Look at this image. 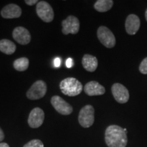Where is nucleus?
<instances>
[{
    "instance_id": "f257e3e1",
    "label": "nucleus",
    "mask_w": 147,
    "mask_h": 147,
    "mask_svg": "<svg viewBox=\"0 0 147 147\" xmlns=\"http://www.w3.org/2000/svg\"><path fill=\"white\" fill-rule=\"evenodd\" d=\"M105 142L108 147H125L127 144V132L116 125L108 126L105 131Z\"/></svg>"
},
{
    "instance_id": "f03ea898",
    "label": "nucleus",
    "mask_w": 147,
    "mask_h": 147,
    "mask_svg": "<svg viewBox=\"0 0 147 147\" xmlns=\"http://www.w3.org/2000/svg\"><path fill=\"white\" fill-rule=\"evenodd\" d=\"M61 91L64 95L69 97H74L78 95L83 89L81 82L73 77L66 78L61 80L59 84Z\"/></svg>"
},
{
    "instance_id": "7ed1b4c3",
    "label": "nucleus",
    "mask_w": 147,
    "mask_h": 147,
    "mask_svg": "<svg viewBox=\"0 0 147 147\" xmlns=\"http://www.w3.org/2000/svg\"><path fill=\"white\" fill-rule=\"evenodd\" d=\"M95 121V109L91 105H86L79 112L78 122L82 127L88 128L93 125Z\"/></svg>"
},
{
    "instance_id": "20e7f679",
    "label": "nucleus",
    "mask_w": 147,
    "mask_h": 147,
    "mask_svg": "<svg viewBox=\"0 0 147 147\" xmlns=\"http://www.w3.org/2000/svg\"><path fill=\"white\" fill-rule=\"evenodd\" d=\"M47 92V85L45 81L38 80L32 84L27 91V97L31 100H40L45 96Z\"/></svg>"
},
{
    "instance_id": "39448f33",
    "label": "nucleus",
    "mask_w": 147,
    "mask_h": 147,
    "mask_svg": "<svg viewBox=\"0 0 147 147\" xmlns=\"http://www.w3.org/2000/svg\"><path fill=\"white\" fill-rule=\"evenodd\" d=\"M36 10L38 17L45 23H51L54 19V11L47 1H39L37 3Z\"/></svg>"
},
{
    "instance_id": "423d86ee",
    "label": "nucleus",
    "mask_w": 147,
    "mask_h": 147,
    "mask_svg": "<svg viewBox=\"0 0 147 147\" xmlns=\"http://www.w3.org/2000/svg\"><path fill=\"white\" fill-rule=\"evenodd\" d=\"M97 36L100 42L108 49H112L116 45V38L113 33L108 27L100 26L97 31Z\"/></svg>"
},
{
    "instance_id": "0eeeda50",
    "label": "nucleus",
    "mask_w": 147,
    "mask_h": 147,
    "mask_svg": "<svg viewBox=\"0 0 147 147\" xmlns=\"http://www.w3.org/2000/svg\"><path fill=\"white\" fill-rule=\"evenodd\" d=\"M61 26L64 35L76 34L80 29V21L76 16L69 15L62 21Z\"/></svg>"
},
{
    "instance_id": "6e6552de",
    "label": "nucleus",
    "mask_w": 147,
    "mask_h": 147,
    "mask_svg": "<svg viewBox=\"0 0 147 147\" xmlns=\"http://www.w3.org/2000/svg\"><path fill=\"white\" fill-rule=\"evenodd\" d=\"M51 103L57 112L62 115H69L72 113L73 107L59 95L51 97Z\"/></svg>"
},
{
    "instance_id": "1a4fd4ad",
    "label": "nucleus",
    "mask_w": 147,
    "mask_h": 147,
    "mask_svg": "<svg viewBox=\"0 0 147 147\" xmlns=\"http://www.w3.org/2000/svg\"><path fill=\"white\" fill-rule=\"evenodd\" d=\"M112 93L115 100L119 104H125L129 99V93L127 89L120 83H115L111 88Z\"/></svg>"
},
{
    "instance_id": "9d476101",
    "label": "nucleus",
    "mask_w": 147,
    "mask_h": 147,
    "mask_svg": "<svg viewBox=\"0 0 147 147\" xmlns=\"http://www.w3.org/2000/svg\"><path fill=\"white\" fill-rule=\"evenodd\" d=\"M45 115L44 111L39 107L34 108L29 113L28 124L32 128H38L43 124Z\"/></svg>"
},
{
    "instance_id": "9b49d317",
    "label": "nucleus",
    "mask_w": 147,
    "mask_h": 147,
    "mask_svg": "<svg viewBox=\"0 0 147 147\" xmlns=\"http://www.w3.org/2000/svg\"><path fill=\"white\" fill-rule=\"evenodd\" d=\"M12 37L14 40L21 45H28L32 40L29 30L23 27H16L12 32Z\"/></svg>"
},
{
    "instance_id": "f8f14e48",
    "label": "nucleus",
    "mask_w": 147,
    "mask_h": 147,
    "mask_svg": "<svg viewBox=\"0 0 147 147\" xmlns=\"http://www.w3.org/2000/svg\"><path fill=\"white\" fill-rule=\"evenodd\" d=\"M22 14V10L17 4L10 3L3 7L1 10V15L3 18L12 19L19 18Z\"/></svg>"
},
{
    "instance_id": "ddd939ff",
    "label": "nucleus",
    "mask_w": 147,
    "mask_h": 147,
    "mask_svg": "<svg viewBox=\"0 0 147 147\" xmlns=\"http://www.w3.org/2000/svg\"><path fill=\"white\" fill-rule=\"evenodd\" d=\"M125 30L129 35H135L138 32L140 27V21L138 16L136 14H129L126 18Z\"/></svg>"
},
{
    "instance_id": "4468645a",
    "label": "nucleus",
    "mask_w": 147,
    "mask_h": 147,
    "mask_svg": "<svg viewBox=\"0 0 147 147\" xmlns=\"http://www.w3.org/2000/svg\"><path fill=\"white\" fill-rule=\"evenodd\" d=\"M84 93L89 96L102 95L106 92V89L97 81H90L84 87Z\"/></svg>"
},
{
    "instance_id": "2eb2a0df",
    "label": "nucleus",
    "mask_w": 147,
    "mask_h": 147,
    "mask_svg": "<svg viewBox=\"0 0 147 147\" xmlns=\"http://www.w3.org/2000/svg\"><path fill=\"white\" fill-rule=\"evenodd\" d=\"M82 65L87 71L89 72H93L97 68L98 61L95 56L86 54L82 59Z\"/></svg>"
},
{
    "instance_id": "dca6fc26",
    "label": "nucleus",
    "mask_w": 147,
    "mask_h": 147,
    "mask_svg": "<svg viewBox=\"0 0 147 147\" xmlns=\"http://www.w3.org/2000/svg\"><path fill=\"white\" fill-rule=\"evenodd\" d=\"M16 50V46L13 42L8 39L0 40V51L5 55H12Z\"/></svg>"
},
{
    "instance_id": "f3484780",
    "label": "nucleus",
    "mask_w": 147,
    "mask_h": 147,
    "mask_svg": "<svg viewBox=\"0 0 147 147\" xmlns=\"http://www.w3.org/2000/svg\"><path fill=\"white\" fill-rule=\"evenodd\" d=\"M113 4L112 0H97L94 3V8L97 12H106L113 8Z\"/></svg>"
},
{
    "instance_id": "a211bd4d",
    "label": "nucleus",
    "mask_w": 147,
    "mask_h": 147,
    "mask_svg": "<svg viewBox=\"0 0 147 147\" xmlns=\"http://www.w3.org/2000/svg\"><path fill=\"white\" fill-rule=\"evenodd\" d=\"M29 60L27 57L16 59L13 63L14 68L18 71H26L29 67Z\"/></svg>"
},
{
    "instance_id": "6ab92c4d",
    "label": "nucleus",
    "mask_w": 147,
    "mask_h": 147,
    "mask_svg": "<svg viewBox=\"0 0 147 147\" xmlns=\"http://www.w3.org/2000/svg\"><path fill=\"white\" fill-rule=\"evenodd\" d=\"M23 147H44V144L40 140L34 139L25 144Z\"/></svg>"
},
{
    "instance_id": "aec40b11",
    "label": "nucleus",
    "mask_w": 147,
    "mask_h": 147,
    "mask_svg": "<svg viewBox=\"0 0 147 147\" xmlns=\"http://www.w3.org/2000/svg\"><path fill=\"white\" fill-rule=\"evenodd\" d=\"M139 70L143 74H147V57L142 60L139 66Z\"/></svg>"
},
{
    "instance_id": "412c9836",
    "label": "nucleus",
    "mask_w": 147,
    "mask_h": 147,
    "mask_svg": "<svg viewBox=\"0 0 147 147\" xmlns=\"http://www.w3.org/2000/svg\"><path fill=\"white\" fill-rule=\"evenodd\" d=\"M65 65H66V67H67V68H71V67H73L74 61L72 59H71V58L67 59L65 61Z\"/></svg>"
},
{
    "instance_id": "4be33fe9",
    "label": "nucleus",
    "mask_w": 147,
    "mask_h": 147,
    "mask_svg": "<svg viewBox=\"0 0 147 147\" xmlns=\"http://www.w3.org/2000/svg\"><path fill=\"white\" fill-rule=\"evenodd\" d=\"M25 2L28 5H33L38 3L39 1H38V0H25Z\"/></svg>"
},
{
    "instance_id": "5701e85b",
    "label": "nucleus",
    "mask_w": 147,
    "mask_h": 147,
    "mask_svg": "<svg viewBox=\"0 0 147 147\" xmlns=\"http://www.w3.org/2000/svg\"><path fill=\"white\" fill-rule=\"evenodd\" d=\"M61 65V59L59 57L55 58L54 59V66L55 67H59Z\"/></svg>"
},
{
    "instance_id": "b1692460",
    "label": "nucleus",
    "mask_w": 147,
    "mask_h": 147,
    "mask_svg": "<svg viewBox=\"0 0 147 147\" xmlns=\"http://www.w3.org/2000/svg\"><path fill=\"white\" fill-rule=\"evenodd\" d=\"M4 138H5V136H4V134H3V130L1 129V127H0V142H1V141L4 139Z\"/></svg>"
},
{
    "instance_id": "393cba45",
    "label": "nucleus",
    "mask_w": 147,
    "mask_h": 147,
    "mask_svg": "<svg viewBox=\"0 0 147 147\" xmlns=\"http://www.w3.org/2000/svg\"><path fill=\"white\" fill-rule=\"evenodd\" d=\"M0 147H10V146L5 142L0 143Z\"/></svg>"
},
{
    "instance_id": "a878e982",
    "label": "nucleus",
    "mask_w": 147,
    "mask_h": 147,
    "mask_svg": "<svg viewBox=\"0 0 147 147\" xmlns=\"http://www.w3.org/2000/svg\"><path fill=\"white\" fill-rule=\"evenodd\" d=\"M145 18H146V20L147 21V9H146V12H145Z\"/></svg>"
}]
</instances>
